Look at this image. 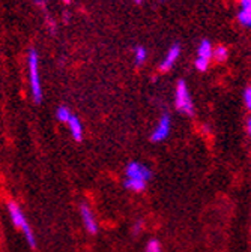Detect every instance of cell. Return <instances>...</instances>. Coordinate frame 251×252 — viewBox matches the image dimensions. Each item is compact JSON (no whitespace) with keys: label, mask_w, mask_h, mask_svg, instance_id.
Instances as JSON below:
<instances>
[{"label":"cell","mask_w":251,"mask_h":252,"mask_svg":"<svg viewBox=\"0 0 251 252\" xmlns=\"http://www.w3.org/2000/svg\"><path fill=\"white\" fill-rule=\"evenodd\" d=\"M27 69H29V83L32 96L36 104L42 101V86H41V74H39V54L35 48H32L27 54Z\"/></svg>","instance_id":"6da1fadb"},{"label":"cell","mask_w":251,"mask_h":252,"mask_svg":"<svg viewBox=\"0 0 251 252\" xmlns=\"http://www.w3.org/2000/svg\"><path fill=\"white\" fill-rule=\"evenodd\" d=\"M8 212H9V216H11V220L12 224L24 234L27 243L30 245V248H35L36 246V237H35V233L30 227L29 220L26 219L23 210L20 209V206L15 203V201H9L8 203Z\"/></svg>","instance_id":"7a4b0ae2"},{"label":"cell","mask_w":251,"mask_h":252,"mask_svg":"<svg viewBox=\"0 0 251 252\" xmlns=\"http://www.w3.org/2000/svg\"><path fill=\"white\" fill-rule=\"evenodd\" d=\"M175 105L178 111L186 114V116H193L194 114V104L191 99L190 90L186 87V83L183 80H179L176 84V92H175Z\"/></svg>","instance_id":"3957f363"},{"label":"cell","mask_w":251,"mask_h":252,"mask_svg":"<svg viewBox=\"0 0 251 252\" xmlns=\"http://www.w3.org/2000/svg\"><path fill=\"white\" fill-rule=\"evenodd\" d=\"M125 179H131V180H137V182H142V183H146L150 180L152 177V171L149 167L140 164V162H130L125 168Z\"/></svg>","instance_id":"277c9868"},{"label":"cell","mask_w":251,"mask_h":252,"mask_svg":"<svg viewBox=\"0 0 251 252\" xmlns=\"http://www.w3.org/2000/svg\"><path fill=\"white\" fill-rule=\"evenodd\" d=\"M212 44L208 39H203L199 44L197 48V59L194 60V66L196 69H199L200 72H205L209 68V62L212 59Z\"/></svg>","instance_id":"5b68a950"},{"label":"cell","mask_w":251,"mask_h":252,"mask_svg":"<svg viewBox=\"0 0 251 252\" xmlns=\"http://www.w3.org/2000/svg\"><path fill=\"white\" fill-rule=\"evenodd\" d=\"M170 131H172V117L170 114L164 113L158 123L155 125V128L150 134V140L153 143H160V141H164L169 135H170Z\"/></svg>","instance_id":"8992f818"},{"label":"cell","mask_w":251,"mask_h":252,"mask_svg":"<svg viewBox=\"0 0 251 252\" xmlns=\"http://www.w3.org/2000/svg\"><path fill=\"white\" fill-rule=\"evenodd\" d=\"M179 56H180V45H179V44H173V45L169 48V51L166 53V56H164V59L161 60V63H160V71H161V72L170 71V69L175 66V63H176V60L179 59Z\"/></svg>","instance_id":"52a82bcc"},{"label":"cell","mask_w":251,"mask_h":252,"mask_svg":"<svg viewBox=\"0 0 251 252\" xmlns=\"http://www.w3.org/2000/svg\"><path fill=\"white\" fill-rule=\"evenodd\" d=\"M80 215H81V220H83V225H84L86 231L90 234H97L98 233V222H97L95 216H93L92 210L86 204H83L80 207Z\"/></svg>","instance_id":"ba28073f"},{"label":"cell","mask_w":251,"mask_h":252,"mask_svg":"<svg viewBox=\"0 0 251 252\" xmlns=\"http://www.w3.org/2000/svg\"><path fill=\"white\" fill-rule=\"evenodd\" d=\"M238 20L242 26L251 27V0H241V9L238 12Z\"/></svg>","instance_id":"9c48e42d"},{"label":"cell","mask_w":251,"mask_h":252,"mask_svg":"<svg viewBox=\"0 0 251 252\" xmlns=\"http://www.w3.org/2000/svg\"><path fill=\"white\" fill-rule=\"evenodd\" d=\"M67 125H68V128L71 131L72 138L75 141H81L83 140V126H81V122L78 120V117L74 116V114H71V117L67 122Z\"/></svg>","instance_id":"30bf717a"},{"label":"cell","mask_w":251,"mask_h":252,"mask_svg":"<svg viewBox=\"0 0 251 252\" xmlns=\"http://www.w3.org/2000/svg\"><path fill=\"white\" fill-rule=\"evenodd\" d=\"M123 186L127 188V189H130V191H133V192H143L147 185L146 183H142V182H137V180L125 179Z\"/></svg>","instance_id":"8fae6325"},{"label":"cell","mask_w":251,"mask_h":252,"mask_svg":"<svg viewBox=\"0 0 251 252\" xmlns=\"http://www.w3.org/2000/svg\"><path fill=\"white\" fill-rule=\"evenodd\" d=\"M212 57L216 60V62H226L227 57H229V51L224 45H218L215 50H212Z\"/></svg>","instance_id":"7c38bea8"},{"label":"cell","mask_w":251,"mask_h":252,"mask_svg":"<svg viewBox=\"0 0 251 252\" xmlns=\"http://www.w3.org/2000/svg\"><path fill=\"white\" fill-rule=\"evenodd\" d=\"M146 59H147V51H146V48L144 47H137L136 48V51H134V62H136V65L137 66H142L143 63L146 62Z\"/></svg>","instance_id":"4fadbf2b"},{"label":"cell","mask_w":251,"mask_h":252,"mask_svg":"<svg viewBox=\"0 0 251 252\" xmlns=\"http://www.w3.org/2000/svg\"><path fill=\"white\" fill-rule=\"evenodd\" d=\"M56 117H57V120H59V122L67 123V122L70 120V117H71V111L68 110V107L60 105V107L57 108V111H56Z\"/></svg>","instance_id":"5bb4252c"},{"label":"cell","mask_w":251,"mask_h":252,"mask_svg":"<svg viewBox=\"0 0 251 252\" xmlns=\"http://www.w3.org/2000/svg\"><path fill=\"white\" fill-rule=\"evenodd\" d=\"M144 252H163L161 243L156 240V239H150L144 248Z\"/></svg>","instance_id":"9a60e30c"},{"label":"cell","mask_w":251,"mask_h":252,"mask_svg":"<svg viewBox=\"0 0 251 252\" xmlns=\"http://www.w3.org/2000/svg\"><path fill=\"white\" fill-rule=\"evenodd\" d=\"M244 102H245L247 108L251 110V86H248V87L244 90Z\"/></svg>","instance_id":"2e32d148"},{"label":"cell","mask_w":251,"mask_h":252,"mask_svg":"<svg viewBox=\"0 0 251 252\" xmlns=\"http://www.w3.org/2000/svg\"><path fill=\"white\" fill-rule=\"evenodd\" d=\"M143 225H144L143 219H137L136 222H134V225H133V233H134V234H139V233L143 230Z\"/></svg>","instance_id":"e0dca14e"},{"label":"cell","mask_w":251,"mask_h":252,"mask_svg":"<svg viewBox=\"0 0 251 252\" xmlns=\"http://www.w3.org/2000/svg\"><path fill=\"white\" fill-rule=\"evenodd\" d=\"M247 131H248V135L251 137V116L248 117V122H247Z\"/></svg>","instance_id":"ac0fdd59"},{"label":"cell","mask_w":251,"mask_h":252,"mask_svg":"<svg viewBox=\"0 0 251 252\" xmlns=\"http://www.w3.org/2000/svg\"><path fill=\"white\" fill-rule=\"evenodd\" d=\"M64 3H67V5H70V3H71V0H64Z\"/></svg>","instance_id":"d6986e66"},{"label":"cell","mask_w":251,"mask_h":252,"mask_svg":"<svg viewBox=\"0 0 251 252\" xmlns=\"http://www.w3.org/2000/svg\"><path fill=\"white\" fill-rule=\"evenodd\" d=\"M134 2H136V3H140V2H142V0H134Z\"/></svg>","instance_id":"ffe728a7"},{"label":"cell","mask_w":251,"mask_h":252,"mask_svg":"<svg viewBox=\"0 0 251 252\" xmlns=\"http://www.w3.org/2000/svg\"><path fill=\"white\" fill-rule=\"evenodd\" d=\"M160 2H166V0H160Z\"/></svg>","instance_id":"44dd1931"}]
</instances>
